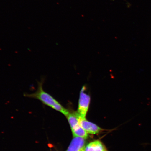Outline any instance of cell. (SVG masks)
<instances>
[{
  "label": "cell",
  "instance_id": "6da1fadb",
  "mask_svg": "<svg viewBox=\"0 0 151 151\" xmlns=\"http://www.w3.org/2000/svg\"><path fill=\"white\" fill-rule=\"evenodd\" d=\"M45 81L44 78L41 79L40 82H37V88L36 91L32 93H24V96L26 97L38 100L44 105L52 107L67 116L69 113L67 109L62 106L52 95L43 89V85Z\"/></svg>",
  "mask_w": 151,
  "mask_h": 151
},
{
  "label": "cell",
  "instance_id": "7a4b0ae2",
  "mask_svg": "<svg viewBox=\"0 0 151 151\" xmlns=\"http://www.w3.org/2000/svg\"><path fill=\"white\" fill-rule=\"evenodd\" d=\"M86 87L83 86L81 90L78 101V107L77 113L79 116L86 118L90 102L91 97L89 94L86 92Z\"/></svg>",
  "mask_w": 151,
  "mask_h": 151
},
{
  "label": "cell",
  "instance_id": "3957f363",
  "mask_svg": "<svg viewBox=\"0 0 151 151\" xmlns=\"http://www.w3.org/2000/svg\"><path fill=\"white\" fill-rule=\"evenodd\" d=\"M79 122L81 127L83 128L88 133L96 134L102 130L96 124L88 121L86 118H83L79 116Z\"/></svg>",
  "mask_w": 151,
  "mask_h": 151
},
{
  "label": "cell",
  "instance_id": "277c9868",
  "mask_svg": "<svg viewBox=\"0 0 151 151\" xmlns=\"http://www.w3.org/2000/svg\"><path fill=\"white\" fill-rule=\"evenodd\" d=\"M80 137H73L67 151H81L85 146L86 140Z\"/></svg>",
  "mask_w": 151,
  "mask_h": 151
},
{
  "label": "cell",
  "instance_id": "5b68a950",
  "mask_svg": "<svg viewBox=\"0 0 151 151\" xmlns=\"http://www.w3.org/2000/svg\"><path fill=\"white\" fill-rule=\"evenodd\" d=\"M81 151H108L102 142L99 140L94 141L85 146Z\"/></svg>",
  "mask_w": 151,
  "mask_h": 151
},
{
  "label": "cell",
  "instance_id": "8992f818",
  "mask_svg": "<svg viewBox=\"0 0 151 151\" xmlns=\"http://www.w3.org/2000/svg\"><path fill=\"white\" fill-rule=\"evenodd\" d=\"M67 117L70 125L71 130H72L79 125V116L77 112L69 113Z\"/></svg>",
  "mask_w": 151,
  "mask_h": 151
},
{
  "label": "cell",
  "instance_id": "52a82bcc",
  "mask_svg": "<svg viewBox=\"0 0 151 151\" xmlns=\"http://www.w3.org/2000/svg\"><path fill=\"white\" fill-rule=\"evenodd\" d=\"M73 137H80L86 139L88 137V133L81 127L80 124L71 130Z\"/></svg>",
  "mask_w": 151,
  "mask_h": 151
}]
</instances>
